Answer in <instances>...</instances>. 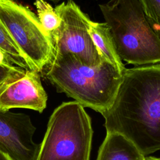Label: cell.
<instances>
[{
    "mask_svg": "<svg viewBox=\"0 0 160 160\" xmlns=\"http://www.w3.org/2000/svg\"><path fill=\"white\" fill-rule=\"evenodd\" d=\"M89 33L100 57L113 65L119 72L123 74L126 68L117 53L107 24L105 22L91 21Z\"/></svg>",
    "mask_w": 160,
    "mask_h": 160,
    "instance_id": "10",
    "label": "cell"
},
{
    "mask_svg": "<svg viewBox=\"0 0 160 160\" xmlns=\"http://www.w3.org/2000/svg\"><path fill=\"white\" fill-rule=\"evenodd\" d=\"M99 8L122 61L135 66L159 63V34L138 0H110Z\"/></svg>",
    "mask_w": 160,
    "mask_h": 160,
    "instance_id": "3",
    "label": "cell"
},
{
    "mask_svg": "<svg viewBox=\"0 0 160 160\" xmlns=\"http://www.w3.org/2000/svg\"><path fill=\"white\" fill-rule=\"evenodd\" d=\"M35 131L28 115L0 110V151L13 160H36L39 144L32 139Z\"/></svg>",
    "mask_w": 160,
    "mask_h": 160,
    "instance_id": "7",
    "label": "cell"
},
{
    "mask_svg": "<svg viewBox=\"0 0 160 160\" xmlns=\"http://www.w3.org/2000/svg\"><path fill=\"white\" fill-rule=\"evenodd\" d=\"M153 29L159 34L160 0H138Z\"/></svg>",
    "mask_w": 160,
    "mask_h": 160,
    "instance_id": "13",
    "label": "cell"
},
{
    "mask_svg": "<svg viewBox=\"0 0 160 160\" xmlns=\"http://www.w3.org/2000/svg\"><path fill=\"white\" fill-rule=\"evenodd\" d=\"M49 1H52L53 2H54V3H57V2H59L60 1H64V0H49ZM66 1H69V0H66Z\"/></svg>",
    "mask_w": 160,
    "mask_h": 160,
    "instance_id": "17",
    "label": "cell"
},
{
    "mask_svg": "<svg viewBox=\"0 0 160 160\" xmlns=\"http://www.w3.org/2000/svg\"><path fill=\"white\" fill-rule=\"evenodd\" d=\"M0 56H1V57H2V58H4V57H3V56H2V54H1V52H0Z\"/></svg>",
    "mask_w": 160,
    "mask_h": 160,
    "instance_id": "18",
    "label": "cell"
},
{
    "mask_svg": "<svg viewBox=\"0 0 160 160\" xmlns=\"http://www.w3.org/2000/svg\"><path fill=\"white\" fill-rule=\"evenodd\" d=\"M48 95L39 72L26 70L23 76L0 88V110L25 108L41 113L46 108Z\"/></svg>",
    "mask_w": 160,
    "mask_h": 160,
    "instance_id": "8",
    "label": "cell"
},
{
    "mask_svg": "<svg viewBox=\"0 0 160 160\" xmlns=\"http://www.w3.org/2000/svg\"><path fill=\"white\" fill-rule=\"evenodd\" d=\"M0 52L8 62L25 70H31L25 57L1 21Z\"/></svg>",
    "mask_w": 160,
    "mask_h": 160,
    "instance_id": "11",
    "label": "cell"
},
{
    "mask_svg": "<svg viewBox=\"0 0 160 160\" xmlns=\"http://www.w3.org/2000/svg\"><path fill=\"white\" fill-rule=\"evenodd\" d=\"M26 70L8 62H0V88L5 84L23 76Z\"/></svg>",
    "mask_w": 160,
    "mask_h": 160,
    "instance_id": "14",
    "label": "cell"
},
{
    "mask_svg": "<svg viewBox=\"0 0 160 160\" xmlns=\"http://www.w3.org/2000/svg\"><path fill=\"white\" fill-rule=\"evenodd\" d=\"M145 160H160L159 158H156L154 156H146Z\"/></svg>",
    "mask_w": 160,
    "mask_h": 160,
    "instance_id": "16",
    "label": "cell"
},
{
    "mask_svg": "<svg viewBox=\"0 0 160 160\" xmlns=\"http://www.w3.org/2000/svg\"><path fill=\"white\" fill-rule=\"evenodd\" d=\"M106 132L118 133L145 156L160 149V64L123 72L111 106L101 113Z\"/></svg>",
    "mask_w": 160,
    "mask_h": 160,
    "instance_id": "1",
    "label": "cell"
},
{
    "mask_svg": "<svg viewBox=\"0 0 160 160\" xmlns=\"http://www.w3.org/2000/svg\"><path fill=\"white\" fill-rule=\"evenodd\" d=\"M0 160H13L9 156L0 151Z\"/></svg>",
    "mask_w": 160,
    "mask_h": 160,
    "instance_id": "15",
    "label": "cell"
},
{
    "mask_svg": "<svg viewBox=\"0 0 160 160\" xmlns=\"http://www.w3.org/2000/svg\"><path fill=\"white\" fill-rule=\"evenodd\" d=\"M145 156L131 141L116 132L106 134L96 160H145Z\"/></svg>",
    "mask_w": 160,
    "mask_h": 160,
    "instance_id": "9",
    "label": "cell"
},
{
    "mask_svg": "<svg viewBox=\"0 0 160 160\" xmlns=\"http://www.w3.org/2000/svg\"><path fill=\"white\" fill-rule=\"evenodd\" d=\"M42 72L58 92L101 114L112 104L123 74L104 59L89 66L70 53L55 52Z\"/></svg>",
    "mask_w": 160,
    "mask_h": 160,
    "instance_id": "2",
    "label": "cell"
},
{
    "mask_svg": "<svg viewBox=\"0 0 160 160\" xmlns=\"http://www.w3.org/2000/svg\"><path fill=\"white\" fill-rule=\"evenodd\" d=\"M54 9L61 21L50 33L53 53H70L84 65H98L102 59L89 33V17L72 0L63 1Z\"/></svg>",
    "mask_w": 160,
    "mask_h": 160,
    "instance_id": "6",
    "label": "cell"
},
{
    "mask_svg": "<svg viewBox=\"0 0 160 160\" xmlns=\"http://www.w3.org/2000/svg\"><path fill=\"white\" fill-rule=\"evenodd\" d=\"M0 21L27 60L31 69L41 72L53 56L50 34L28 7L14 0H0Z\"/></svg>",
    "mask_w": 160,
    "mask_h": 160,
    "instance_id": "5",
    "label": "cell"
},
{
    "mask_svg": "<svg viewBox=\"0 0 160 160\" xmlns=\"http://www.w3.org/2000/svg\"><path fill=\"white\" fill-rule=\"evenodd\" d=\"M34 4L37 11V17L44 28L51 33L59 25L61 19L54 8L45 0H36Z\"/></svg>",
    "mask_w": 160,
    "mask_h": 160,
    "instance_id": "12",
    "label": "cell"
},
{
    "mask_svg": "<svg viewBox=\"0 0 160 160\" xmlns=\"http://www.w3.org/2000/svg\"><path fill=\"white\" fill-rule=\"evenodd\" d=\"M92 134L84 107L63 102L49 118L36 160H89Z\"/></svg>",
    "mask_w": 160,
    "mask_h": 160,
    "instance_id": "4",
    "label": "cell"
}]
</instances>
